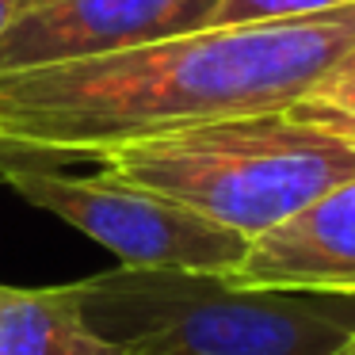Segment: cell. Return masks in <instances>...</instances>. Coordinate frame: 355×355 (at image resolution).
Masks as SVG:
<instances>
[{
  "instance_id": "obj_8",
  "label": "cell",
  "mask_w": 355,
  "mask_h": 355,
  "mask_svg": "<svg viewBox=\"0 0 355 355\" xmlns=\"http://www.w3.org/2000/svg\"><path fill=\"white\" fill-rule=\"evenodd\" d=\"M286 115L355 141V46L294 103Z\"/></svg>"
},
{
  "instance_id": "obj_12",
  "label": "cell",
  "mask_w": 355,
  "mask_h": 355,
  "mask_svg": "<svg viewBox=\"0 0 355 355\" xmlns=\"http://www.w3.org/2000/svg\"><path fill=\"white\" fill-rule=\"evenodd\" d=\"M27 4H31V0H27Z\"/></svg>"
},
{
  "instance_id": "obj_6",
  "label": "cell",
  "mask_w": 355,
  "mask_h": 355,
  "mask_svg": "<svg viewBox=\"0 0 355 355\" xmlns=\"http://www.w3.org/2000/svg\"><path fill=\"white\" fill-rule=\"evenodd\" d=\"M222 279L248 291L355 294V176L252 237Z\"/></svg>"
},
{
  "instance_id": "obj_1",
  "label": "cell",
  "mask_w": 355,
  "mask_h": 355,
  "mask_svg": "<svg viewBox=\"0 0 355 355\" xmlns=\"http://www.w3.org/2000/svg\"><path fill=\"white\" fill-rule=\"evenodd\" d=\"M355 46V4L0 73V161H100L218 119L291 111Z\"/></svg>"
},
{
  "instance_id": "obj_7",
  "label": "cell",
  "mask_w": 355,
  "mask_h": 355,
  "mask_svg": "<svg viewBox=\"0 0 355 355\" xmlns=\"http://www.w3.org/2000/svg\"><path fill=\"white\" fill-rule=\"evenodd\" d=\"M0 355H119L88 324L80 286L0 283Z\"/></svg>"
},
{
  "instance_id": "obj_4",
  "label": "cell",
  "mask_w": 355,
  "mask_h": 355,
  "mask_svg": "<svg viewBox=\"0 0 355 355\" xmlns=\"http://www.w3.org/2000/svg\"><path fill=\"white\" fill-rule=\"evenodd\" d=\"M0 180L31 207L115 252L123 268L230 275L248 248V237L103 168L96 176H69L58 164L0 161Z\"/></svg>"
},
{
  "instance_id": "obj_9",
  "label": "cell",
  "mask_w": 355,
  "mask_h": 355,
  "mask_svg": "<svg viewBox=\"0 0 355 355\" xmlns=\"http://www.w3.org/2000/svg\"><path fill=\"white\" fill-rule=\"evenodd\" d=\"M355 0H218L207 16V27H241V24H271V19H302L321 12L352 8Z\"/></svg>"
},
{
  "instance_id": "obj_10",
  "label": "cell",
  "mask_w": 355,
  "mask_h": 355,
  "mask_svg": "<svg viewBox=\"0 0 355 355\" xmlns=\"http://www.w3.org/2000/svg\"><path fill=\"white\" fill-rule=\"evenodd\" d=\"M24 8H27V0H0V35L8 31L12 19H16Z\"/></svg>"
},
{
  "instance_id": "obj_2",
  "label": "cell",
  "mask_w": 355,
  "mask_h": 355,
  "mask_svg": "<svg viewBox=\"0 0 355 355\" xmlns=\"http://www.w3.org/2000/svg\"><path fill=\"white\" fill-rule=\"evenodd\" d=\"M96 164L252 241L352 180L355 141L268 111L126 141Z\"/></svg>"
},
{
  "instance_id": "obj_11",
  "label": "cell",
  "mask_w": 355,
  "mask_h": 355,
  "mask_svg": "<svg viewBox=\"0 0 355 355\" xmlns=\"http://www.w3.org/2000/svg\"><path fill=\"white\" fill-rule=\"evenodd\" d=\"M329 355H355V336H352V340H347V344H340V347H336V352H329Z\"/></svg>"
},
{
  "instance_id": "obj_3",
  "label": "cell",
  "mask_w": 355,
  "mask_h": 355,
  "mask_svg": "<svg viewBox=\"0 0 355 355\" xmlns=\"http://www.w3.org/2000/svg\"><path fill=\"white\" fill-rule=\"evenodd\" d=\"M77 286L88 324L119 355H329L355 336V294L248 291L123 263Z\"/></svg>"
},
{
  "instance_id": "obj_5",
  "label": "cell",
  "mask_w": 355,
  "mask_h": 355,
  "mask_svg": "<svg viewBox=\"0 0 355 355\" xmlns=\"http://www.w3.org/2000/svg\"><path fill=\"white\" fill-rule=\"evenodd\" d=\"M218 0H31L0 35V73L103 58L207 27Z\"/></svg>"
}]
</instances>
